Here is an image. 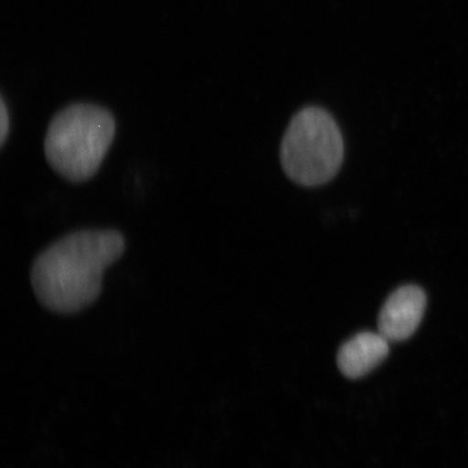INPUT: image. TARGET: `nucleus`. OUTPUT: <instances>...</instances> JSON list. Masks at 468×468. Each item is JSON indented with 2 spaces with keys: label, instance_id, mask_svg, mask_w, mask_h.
<instances>
[{
  "label": "nucleus",
  "instance_id": "f257e3e1",
  "mask_svg": "<svg viewBox=\"0 0 468 468\" xmlns=\"http://www.w3.org/2000/svg\"><path fill=\"white\" fill-rule=\"evenodd\" d=\"M125 250L124 236L114 229L67 234L34 260L29 278L35 296L49 312H81L101 296L104 271Z\"/></svg>",
  "mask_w": 468,
  "mask_h": 468
},
{
  "label": "nucleus",
  "instance_id": "f03ea898",
  "mask_svg": "<svg viewBox=\"0 0 468 468\" xmlns=\"http://www.w3.org/2000/svg\"><path fill=\"white\" fill-rule=\"evenodd\" d=\"M116 122L108 109L73 103L52 117L44 140L47 162L63 179L83 184L95 176L114 142Z\"/></svg>",
  "mask_w": 468,
  "mask_h": 468
},
{
  "label": "nucleus",
  "instance_id": "7ed1b4c3",
  "mask_svg": "<svg viewBox=\"0 0 468 468\" xmlns=\"http://www.w3.org/2000/svg\"><path fill=\"white\" fill-rule=\"evenodd\" d=\"M280 155L285 174L296 184L329 183L344 160L343 136L335 120L324 109H303L285 132Z\"/></svg>",
  "mask_w": 468,
  "mask_h": 468
},
{
  "label": "nucleus",
  "instance_id": "20e7f679",
  "mask_svg": "<svg viewBox=\"0 0 468 468\" xmlns=\"http://www.w3.org/2000/svg\"><path fill=\"white\" fill-rule=\"evenodd\" d=\"M426 303L425 292L417 285L397 289L380 310L378 333L389 343L411 337L423 319Z\"/></svg>",
  "mask_w": 468,
  "mask_h": 468
},
{
  "label": "nucleus",
  "instance_id": "39448f33",
  "mask_svg": "<svg viewBox=\"0 0 468 468\" xmlns=\"http://www.w3.org/2000/svg\"><path fill=\"white\" fill-rule=\"evenodd\" d=\"M388 354L389 342L380 333L362 332L339 349L337 366L345 377L359 378L382 364Z\"/></svg>",
  "mask_w": 468,
  "mask_h": 468
},
{
  "label": "nucleus",
  "instance_id": "423d86ee",
  "mask_svg": "<svg viewBox=\"0 0 468 468\" xmlns=\"http://www.w3.org/2000/svg\"><path fill=\"white\" fill-rule=\"evenodd\" d=\"M10 130V116L7 105L2 98V104H0V145L4 148L5 142L9 136Z\"/></svg>",
  "mask_w": 468,
  "mask_h": 468
}]
</instances>
